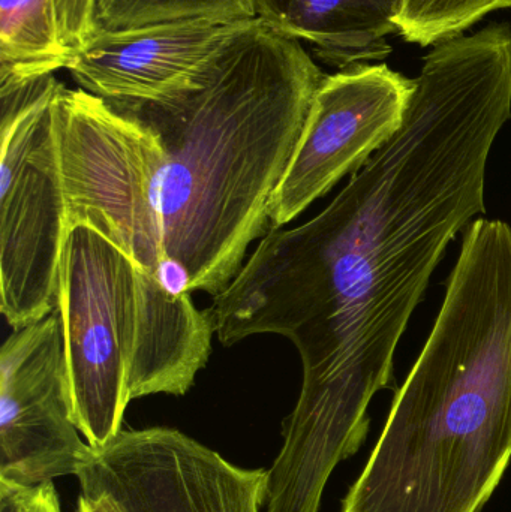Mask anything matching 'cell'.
<instances>
[{"mask_svg":"<svg viewBox=\"0 0 511 512\" xmlns=\"http://www.w3.org/2000/svg\"><path fill=\"white\" fill-rule=\"evenodd\" d=\"M401 128L312 221L270 231L209 307L219 342L296 345L303 384L287 417L320 450L360 447L375 394L456 234L485 212L486 167L511 117V24L432 45Z\"/></svg>","mask_w":511,"mask_h":512,"instance_id":"obj_1","label":"cell"},{"mask_svg":"<svg viewBox=\"0 0 511 512\" xmlns=\"http://www.w3.org/2000/svg\"><path fill=\"white\" fill-rule=\"evenodd\" d=\"M327 75L296 39L242 21L164 98L104 99L158 141L152 198L162 228V282L221 294L254 240Z\"/></svg>","mask_w":511,"mask_h":512,"instance_id":"obj_2","label":"cell"},{"mask_svg":"<svg viewBox=\"0 0 511 512\" xmlns=\"http://www.w3.org/2000/svg\"><path fill=\"white\" fill-rule=\"evenodd\" d=\"M510 460L511 227L479 219L341 512H482Z\"/></svg>","mask_w":511,"mask_h":512,"instance_id":"obj_3","label":"cell"},{"mask_svg":"<svg viewBox=\"0 0 511 512\" xmlns=\"http://www.w3.org/2000/svg\"><path fill=\"white\" fill-rule=\"evenodd\" d=\"M56 309L62 321L75 426L92 448L122 432L131 400L183 396L206 367L210 309L173 292L87 225L69 228Z\"/></svg>","mask_w":511,"mask_h":512,"instance_id":"obj_4","label":"cell"},{"mask_svg":"<svg viewBox=\"0 0 511 512\" xmlns=\"http://www.w3.org/2000/svg\"><path fill=\"white\" fill-rule=\"evenodd\" d=\"M53 74L0 80V310L14 330L56 309L66 233Z\"/></svg>","mask_w":511,"mask_h":512,"instance_id":"obj_5","label":"cell"},{"mask_svg":"<svg viewBox=\"0 0 511 512\" xmlns=\"http://www.w3.org/2000/svg\"><path fill=\"white\" fill-rule=\"evenodd\" d=\"M56 122L68 230L93 228L161 277L167 258L152 198L158 141L104 99L63 84Z\"/></svg>","mask_w":511,"mask_h":512,"instance_id":"obj_6","label":"cell"},{"mask_svg":"<svg viewBox=\"0 0 511 512\" xmlns=\"http://www.w3.org/2000/svg\"><path fill=\"white\" fill-rule=\"evenodd\" d=\"M80 496L96 512H264L267 469H245L180 430H123L89 448Z\"/></svg>","mask_w":511,"mask_h":512,"instance_id":"obj_7","label":"cell"},{"mask_svg":"<svg viewBox=\"0 0 511 512\" xmlns=\"http://www.w3.org/2000/svg\"><path fill=\"white\" fill-rule=\"evenodd\" d=\"M414 81L392 68L356 65L327 75L272 204V230L294 221L339 180L356 174L401 128Z\"/></svg>","mask_w":511,"mask_h":512,"instance_id":"obj_8","label":"cell"},{"mask_svg":"<svg viewBox=\"0 0 511 512\" xmlns=\"http://www.w3.org/2000/svg\"><path fill=\"white\" fill-rule=\"evenodd\" d=\"M78 432L54 309L14 330L0 349V480L36 487L77 475L90 448Z\"/></svg>","mask_w":511,"mask_h":512,"instance_id":"obj_9","label":"cell"},{"mask_svg":"<svg viewBox=\"0 0 511 512\" xmlns=\"http://www.w3.org/2000/svg\"><path fill=\"white\" fill-rule=\"evenodd\" d=\"M240 23L192 18L96 32L72 54L66 69L98 98H164L182 87Z\"/></svg>","mask_w":511,"mask_h":512,"instance_id":"obj_10","label":"cell"},{"mask_svg":"<svg viewBox=\"0 0 511 512\" xmlns=\"http://www.w3.org/2000/svg\"><path fill=\"white\" fill-rule=\"evenodd\" d=\"M255 18L338 69L383 60L404 0H252Z\"/></svg>","mask_w":511,"mask_h":512,"instance_id":"obj_11","label":"cell"},{"mask_svg":"<svg viewBox=\"0 0 511 512\" xmlns=\"http://www.w3.org/2000/svg\"><path fill=\"white\" fill-rule=\"evenodd\" d=\"M71 59L56 0H0V78L42 77Z\"/></svg>","mask_w":511,"mask_h":512,"instance_id":"obj_12","label":"cell"},{"mask_svg":"<svg viewBox=\"0 0 511 512\" xmlns=\"http://www.w3.org/2000/svg\"><path fill=\"white\" fill-rule=\"evenodd\" d=\"M192 18L246 21L254 20L255 11L252 0H95L96 32Z\"/></svg>","mask_w":511,"mask_h":512,"instance_id":"obj_13","label":"cell"},{"mask_svg":"<svg viewBox=\"0 0 511 512\" xmlns=\"http://www.w3.org/2000/svg\"><path fill=\"white\" fill-rule=\"evenodd\" d=\"M510 6L511 0H404L396 23L405 41L432 47Z\"/></svg>","mask_w":511,"mask_h":512,"instance_id":"obj_14","label":"cell"},{"mask_svg":"<svg viewBox=\"0 0 511 512\" xmlns=\"http://www.w3.org/2000/svg\"><path fill=\"white\" fill-rule=\"evenodd\" d=\"M60 32L69 53H77L95 35V0H56Z\"/></svg>","mask_w":511,"mask_h":512,"instance_id":"obj_15","label":"cell"},{"mask_svg":"<svg viewBox=\"0 0 511 512\" xmlns=\"http://www.w3.org/2000/svg\"><path fill=\"white\" fill-rule=\"evenodd\" d=\"M36 487L0 480V512H27Z\"/></svg>","mask_w":511,"mask_h":512,"instance_id":"obj_16","label":"cell"},{"mask_svg":"<svg viewBox=\"0 0 511 512\" xmlns=\"http://www.w3.org/2000/svg\"><path fill=\"white\" fill-rule=\"evenodd\" d=\"M27 512H63L53 481L36 486Z\"/></svg>","mask_w":511,"mask_h":512,"instance_id":"obj_17","label":"cell"},{"mask_svg":"<svg viewBox=\"0 0 511 512\" xmlns=\"http://www.w3.org/2000/svg\"><path fill=\"white\" fill-rule=\"evenodd\" d=\"M75 512H96L95 508L86 501V499L78 496L77 510Z\"/></svg>","mask_w":511,"mask_h":512,"instance_id":"obj_18","label":"cell"}]
</instances>
